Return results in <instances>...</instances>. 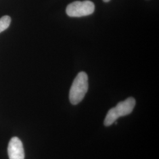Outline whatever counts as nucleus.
Returning <instances> with one entry per match:
<instances>
[{
  "instance_id": "f257e3e1",
  "label": "nucleus",
  "mask_w": 159,
  "mask_h": 159,
  "mask_svg": "<svg viewBox=\"0 0 159 159\" xmlns=\"http://www.w3.org/2000/svg\"><path fill=\"white\" fill-rule=\"evenodd\" d=\"M88 89V75L85 72H80L74 80L70 90L69 99L70 102L73 105H76L81 102Z\"/></svg>"
},
{
  "instance_id": "f03ea898",
  "label": "nucleus",
  "mask_w": 159,
  "mask_h": 159,
  "mask_svg": "<svg viewBox=\"0 0 159 159\" xmlns=\"http://www.w3.org/2000/svg\"><path fill=\"white\" fill-rule=\"evenodd\" d=\"M135 105L136 100L133 97H129L125 101L119 102L115 107L108 111L104 120V125L110 126L120 117L129 115L133 111Z\"/></svg>"
},
{
  "instance_id": "7ed1b4c3",
  "label": "nucleus",
  "mask_w": 159,
  "mask_h": 159,
  "mask_svg": "<svg viewBox=\"0 0 159 159\" xmlns=\"http://www.w3.org/2000/svg\"><path fill=\"white\" fill-rule=\"evenodd\" d=\"M95 10V6L90 1H74L66 8V13L69 17H81L92 14Z\"/></svg>"
},
{
  "instance_id": "20e7f679",
  "label": "nucleus",
  "mask_w": 159,
  "mask_h": 159,
  "mask_svg": "<svg viewBox=\"0 0 159 159\" xmlns=\"http://www.w3.org/2000/svg\"><path fill=\"white\" fill-rule=\"evenodd\" d=\"M8 154L10 159H24L23 143L17 137H12L8 143Z\"/></svg>"
},
{
  "instance_id": "39448f33",
  "label": "nucleus",
  "mask_w": 159,
  "mask_h": 159,
  "mask_svg": "<svg viewBox=\"0 0 159 159\" xmlns=\"http://www.w3.org/2000/svg\"><path fill=\"white\" fill-rule=\"evenodd\" d=\"M11 21V19L8 16H5L0 18V33L9 27Z\"/></svg>"
},
{
  "instance_id": "423d86ee",
  "label": "nucleus",
  "mask_w": 159,
  "mask_h": 159,
  "mask_svg": "<svg viewBox=\"0 0 159 159\" xmlns=\"http://www.w3.org/2000/svg\"><path fill=\"white\" fill-rule=\"evenodd\" d=\"M104 2H109L110 0H102Z\"/></svg>"
}]
</instances>
